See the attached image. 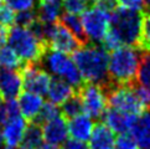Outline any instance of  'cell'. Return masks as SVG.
<instances>
[{
	"label": "cell",
	"mask_w": 150,
	"mask_h": 149,
	"mask_svg": "<svg viewBox=\"0 0 150 149\" xmlns=\"http://www.w3.org/2000/svg\"><path fill=\"white\" fill-rule=\"evenodd\" d=\"M9 118H10V114H9V111L6 107V102L1 99L0 101V127H3L6 123Z\"/></svg>",
	"instance_id": "obj_35"
},
{
	"label": "cell",
	"mask_w": 150,
	"mask_h": 149,
	"mask_svg": "<svg viewBox=\"0 0 150 149\" xmlns=\"http://www.w3.org/2000/svg\"><path fill=\"white\" fill-rule=\"evenodd\" d=\"M144 3H145V6H144L143 11H149L150 10V0H144Z\"/></svg>",
	"instance_id": "obj_37"
},
{
	"label": "cell",
	"mask_w": 150,
	"mask_h": 149,
	"mask_svg": "<svg viewBox=\"0 0 150 149\" xmlns=\"http://www.w3.org/2000/svg\"><path fill=\"white\" fill-rule=\"evenodd\" d=\"M61 149H89V147L86 144L83 140H78V139H69L65 140L62 143V148Z\"/></svg>",
	"instance_id": "obj_33"
},
{
	"label": "cell",
	"mask_w": 150,
	"mask_h": 149,
	"mask_svg": "<svg viewBox=\"0 0 150 149\" xmlns=\"http://www.w3.org/2000/svg\"><path fill=\"white\" fill-rule=\"evenodd\" d=\"M8 45L25 63H40L49 45L36 37L29 28L15 25L8 29Z\"/></svg>",
	"instance_id": "obj_4"
},
{
	"label": "cell",
	"mask_w": 150,
	"mask_h": 149,
	"mask_svg": "<svg viewBox=\"0 0 150 149\" xmlns=\"http://www.w3.org/2000/svg\"><path fill=\"white\" fill-rule=\"evenodd\" d=\"M77 91L81 96L83 111L86 112V114L92 117L93 119L102 118L108 107L104 88L98 83L84 81L77 88Z\"/></svg>",
	"instance_id": "obj_7"
},
{
	"label": "cell",
	"mask_w": 150,
	"mask_h": 149,
	"mask_svg": "<svg viewBox=\"0 0 150 149\" xmlns=\"http://www.w3.org/2000/svg\"><path fill=\"white\" fill-rule=\"evenodd\" d=\"M23 76V87L29 92L44 96L51 83V74L40 63H25L20 71Z\"/></svg>",
	"instance_id": "obj_8"
},
{
	"label": "cell",
	"mask_w": 150,
	"mask_h": 149,
	"mask_svg": "<svg viewBox=\"0 0 150 149\" xmlns=\"http://www.w3.org/2000/svg\"><path fill=\"white\" fill-rule=\"evenodd\" d=\"M18 103H19V108H20V112L23 113L24 118L31 122L39 114L42 104H44V99H42L40 94L26 91L24 93L19 94Z\"/></svg>",
	"instance_id": "obj_17"
},
{
	"label": "cell",
	"mask_w": 150,
	"mask_h": 149,
	"mask_svg": "<svg viewBox=\"0 0 150 149\" xmlns=\"http://www.w3.org/2000/svg\"><path fill=\"white\" fill-rule=\"evenodd\" d=\"M5 149H25L24 147H6V148H5Z\"/></svg>",
	"instance_id": "obj_39"
},
{
	"label": "cell",
	"mask_w": 150,
	"mask_h": 149,
	"mask_svg": "<svg viewBox=\"0 0 150 149\" xmlns=\"http://www.w3.org/2000/svg\"><path fill=\"white\" fill-rule=\"evenodd\" d=\"M14 18H15V11H13L10 8L3 6L0 9V23L6 29L11 28L14 25Z\"/></svg>",
	"instance_id": "obj_31"
},
{
	"label": "cell",
	"mask_w": 150,
	"mask_h": 149,
	"mask_svg": "<svg viewBox=\"0 0 150 149\" xmlns=\"http://www.w3.org/2000/svg\"><path fill=\"white\" fill-rule=\"evenodd\" d=\"M36 149H60L57 145H53V144H50V143H46V144H41L40 147H37Z\"/></svg>",
	"instance_id": "obj_36"
},
{
	"label": "cell",
	"mask_w": 150,
	"mask_h": 149,
	"mask_svg": "<svg viewBox=\"0 0 150 149\" xmlns=\"http://www.w3.org/2000/svg\"><path fill=\"white\" fill-rule=\"evenodd\" d=\"M137 81L139 84L150 89V51H143L137 71Z\"/></svg>",
	"instance_id": "obj_24"
},
{
	"label": "cell",
	"mask_w": 150,
	"mask_h": 149,
	"mask_svg": "<svg viewBox=\"0 0 150 149\" xmlns=\"http://www.w3.org/2000/svg\"><path fill=\"white\" fill-rule=\"evenodd\" d=\"M61 24H63L66 28L71 31V33L77 37L82 45L88 44V40L86 37L84 30H83V25H82V20L78 16V14H72V13H65L62 14L60 19H58Z\"/></svg>",
	"instance_id": "obj_20"
},
{
	"label": "cell",
	"mask_w": 150,
	"mask_h": 149,
	"mask_svg": "<svg viewBox=\"0 0 150 149\" xmlns=\"http://www.w3.org/2000/svg\"><path fill=\"white\" fill-rule=\"evenodd\" d=\"M138 47L143 51H150V10L149 11H143L142 35Z\"/></svg>",
	"instance_id": "obj_26"
},
{
	"label": "cell",
	"mask_w": 150,
	"mask_h": 149,
	"mask_svg": "<svg viewBox=\"0 0 150 149\" xmlns=\"http://www.w3.org/2000/svg\"><path fill=\"white\" fill-rule=\"evenodd\" d=\"M60 112L62 113V116L65 118H72V117H76L78 114L83 113V103L81 99V96H79L78 91L74 92L71 97L67 98L65 102L61 104Z\"/></svg>",
	"instance_id": "obj_23"
},
{
	"label": "cell",
	"mask_w": 150,
	"mask_h": 149,
	"mask_svg": "<svg viewBox=\"0 0 150 149\" xmlns=\"http://www.w3.org/2000/svg\"><path fill=\"white\" fill-rule=\"evenodd\" d=\"M114 149H138V144L132 133H122L114 142Z\"/></svg>",
	"instance_id": "obj_29"
},
{
	"label": "cell",
	"mask_w": 150,
	"mask_h": 149,
	"mask_svg": "<svg viewBox=\"0 0 150 149\" xmlns=\"http://www.w3.org/2000/svg\"><path fill=\"white\" fill-rule=\"evenodd\" d=\"M81 46L82 44L79 42V40L65 25L61 24L60 21L55 23L49 39V47L53 50L66 52V54H73Z\"/></svg>",
	"instance_id": "obj_9"
},
{
	"label": "cell",
	"mask_w": 150,
	"mask_h": 149,
	"mask_svg": "<svg viewBox=\"0 0 150 149\" xmlns=\"http://www.w3.org/2000/svg\"><path fill=\"white\" fill-rule=\"evenodd\" d=\"M130 132L138 147L142 149H150V108H145L137 116Z\"/></svg>",
	"instance_id": "obj_13"
},
{
	"label": "cell",
	"mask_w": 150,
	"mask_h": 149,
	"mask_svg": "<svg viewBox=\"0 0 150 149\" xmlns=\"http://www.w3.org/2000/svg\"><path fill=\"white\" fill-rule=\"evenodd\" d=\"M36 0H4L5 6H8L13 11H23V10H30L35 6Z\"/></svg>",
	"instance_id": "obj_30"
},
{
	"label": "cell",
	"mask_w": 150,
	"mask_h": 149,
	"mask_svg": "<svg viewBox=\"0 0 150 149\" xmlns=\"http://www.w3.org/2000/svg\"><path fill=\"white\" fill-rule=\"evenodd\" d=\"M58 114H61V112L57 108V104L49 101V102H44V104H42V107L39 112V114H37L35 117V119L31 121V122H35V123H39L42 126L44 123H46L47 121L55 118V117H57Z\"/></svg>",
	"instance_id": "obj_25"
},
{
	"label": "cell",
	"mask_w": 150,
	"mask_h": 149,
	"mask_svg": "<svg viewBox=\"0 0 150 149\" xmlns=\"http://www.w3.org/2000/svg\"><path fill=\"white\" fill-rule=\"evenodd\" d=\"M123 8H128V9H133V10H144L145 3L144 0H118Z\"/></svg>",
	"instance_id": "obj_32"
},
{
	"label": "cell",
	"mask_w": 150,
	"mask_h": 149,
	"mask_svg": "<svg viewBox=\"0 0 150 149\" xmlns=\"http://www.w3.org/2000/svg\"><path fill=\"white\" fill-rule=\"evenodd\" d=\"M73 61L84 81L105 86L109 83V54L104 46L88 42L73 52Z\"/></svg>",
	"instance_id": "obj_1"
},
{
	"label": "cell",
	"mask_w": 150,
	"mask_h": 149,
	"mask_svg": "<svg viewBox=\"0 0 150 149\" xmlns=\"http://www.w3.org/2000/svg\"><path fill=\"white\" fill-rule=\"evenodd\" d=\"M67 127H68V134L71 136L73 139L86 142L89 139L91 134H92L94 122H93L92 117H89L88 114L81 113L76 117L69 118Z\"/></svg>",
	"instance_id": "obj_15"
},
{
	"label": "cell",
	"mask_w": 150,
	"mask_h": 149,
	"mask_svg": "<svg viewBox=\"0 0 150 149\" xmlns=\"http://www.w3.org/2000/svg\"><path fill=\"white\" fill-rule=\"evenodd\" d=\"M102 118H103V123H105L114 133L122 134V133H127L128 131H130L137 116L125 113L117 108L108 107Z\"/></svg>",
	"instance_id": "obj_12"
},
{
	"label": "cell",
	"mask_w": 150,
	"mask_h": 149,
	"mask_svg": "<svg viewBox=\"0 0 150 149\" xmlns=\"http://www.w3.org/2000/svg\"><path fill=\"white\" fill-rule=\"evenodd\" d=\"M0 66L5 68H11V70L21 71L25 66V62L19 57L9 45H4L0 47Z\"/></svg>",
	"instance_id": "obj_22"
},
{
	"label": "cell",
	"mask_w": 150,
	"mask_h": 149,
	"mask_svg": "<svg viewBox=\"0 0 150 149\" xmlns=\"http://www.w3.org/2000/svg\"><path fill=\"white\" fill-rule=\"evenodd\" d=\"M118 0H98L97 1V6H99L100 9L105 10L108 13H112L118 8Z\"/></svg>",
	"instance_id": "obj_34"
},
{
	"label": "cell",
	"mask_w": 150,
	"mask_h": 149,
	"mask_svg": "<svg viewBox=\"0 0 150 149\" xmlns=\"http://www.w3.org/2000/svg\"><path fill=\"white\" fill-rule=\"evenodd\" d=\"M142 52L137 46H120L110 51L108 61L109 82L114 86H129L137 77Z\"/></svg>",
	"instance_id": "obj_2"
},
{
	"label": "cell",
	"mask_w": 150,
	"mask_h": 149,
	"mask_svg": "<svg viewBox=\"0 0 150 149\" xmlns=\"http://www.w3.org/2000/svg\"><path fill=\"white\" fill-rule=\"evenodd\" d=\"M82 14L83 15L81 20L88 42H92V44L102 42L109 29L110 13L96 5L93 8H88Z\"/></svg>",
	"instance_id": "obj_6"
},
{
	"label": "cell",
	"mask_w": 150,
	"mask_h": 149,
	"mask_svg": "<svg viewBox=\"0 0 150 149\" xmlns=\"http://www.w3.org/2000/svg\"><path fill=\"white\" fill-rule=\"evenodd\" d=\"M23 89V76L19 70L0 66V93L3 98H16Z\"/></svg>",
	"instance_id": "obj_10"
},
{
	"label": "cell",
	"mask_w": 150,
	"mask_h": 149,
	"mask_svg": "<svg viewBox=\"0 0 150 149\" xmlns=\"http://www.w3.org/2000/svg\"><path fill=\"white\" fill-rule=\"evenodd\" d=\"M35 10L42 23H56L61 16L62 4L60 0H40Z\"/></svg>",
	"instance_id": "obj_19"
},
{
	"label": "cell",
	"mask_w": 150,
	"mask_h": 149,
	"mask_svg": "<svg viewBox=\"0 0 150 149\" xmlns=\"http://www.w3.org/2000/svg\"><path fill=\"white\" fill-rule=\"evenodd\" d=\"M42 134L44 140L53 145H60L67 139L68 127L66 118L62 114H58L55 118L47 121L42 124Z\"/></svg>",
	"instance_id": "obj_11"
},
{
	"label": "cell",
	"mask_w": 150,
	"mask_h": 149,
	"mask_svg": "<svg viewBox=\"0 0 150 149\" xmlns=\"http://www.w3.org/2000/svg\"><path fill=\"white\" fill-rule=\"evenodd\" d=\"M4 138H3V134L1 133H0V149H3V147H4Z\"/></svg>",
	"instance_id": "obj_38"
},
{
	"label": "cell",
	"mask_w": 150,
	"mask_h": 149,
	"mask_svg": "<svg viewBox=\"0 0 150 149\" xmlns=\"http://www.w3.org/2000/svg\"><path fill=\"white\" fill-rule=\"evenodd\" d=\"M36 19H37L36 10L34 9L23 10V11H18V14H15L14 24L19 26H24V28H29Z\"/></svg>",
	"instance_id": "obj_28"
},
{
	"label": "cell",
	"mask_w": 150,
	"mask_h": 149,
	"mask_svg": "<svg viewBox=\"0 0 150 149\" xmlns=\"http://www.w3.org/2000/svg\"><path fill=\"white\" fill-rule=\"evenodd\" d=\"M143 25V10L117 8L110 13L108 31L114 35L122 46L139 45Z\"/></svg>",
	"instance_id": "obj_3"
},
{
	"label": "cell",
	"mask_w": 150,
	"mask_h": 149,
	"mask_svg": "<svg viewBox=\"0 0 150 149\" xmlns=\"http://www.w3.org/2000/svg\"><path fill=\"white\" fill-rule=\"evenodd\" d=\"M89 149H114V132L103 122L94 124L89 137Z\"/></svg>",
	"instance_id": "obj_16"
},
{
	"label": "cell",
	"mask_w": 150,
	"mask_h": 149,
	"mask_svg": "<svg viewBox=\"0 0 150 149\" xmlns=\"http://www.w3.org/2000/svg\"><path fill=\"white\" fill-rule=\"evenodd\" d=\"M77 91V88H74L71 83H68L65 79H62L60 77L52 78L49 91H47V97L49 101L55 104H62L67 98H69L71 96Z\"/></svg>",
	"instance_id": "obj_18"
},
{
	"label": "cell",
	"mask_w": 150,
	"mask_h": 149,
	"mask_svg": "<svg viewBox=\"0 0 150 149\" xmlns=\"http://www.w3.org/2000/svg\"><path fill=\"white\" fill-rule=\"evenodd\" d=\"M3 99V96H1V93H0V101H1Z\"/></svg>",
	"instance_id": "obj_40"
},
{
	"label": "cell",
	"mask_w": 150,
	"mask_h": 149,
	"mask_svg": "<svg viewBox=\"0 0 150 149\" xmlns=\"http://www.w3.org/2000/svg\"><path fill=\"white\" fill-rule=\"evenodd\" d=\"M26 129V119L20 114L9 118L3 126V138L6 147H16L21 143Z\"/></svg>",
	"instance_id": "obj_14"
},
{
	"label": "cell",
	"mask_w": 150,
	"mask_h": 149,
	"mask_svg": "<svg viewBox=\"0 0 150 149\" xmlns=\"http://www.w3.org/2000/svg\"><path fill=\"white\" fill-rule=\"evenodd\" d=\"M91 0H61L62 8L66 10V13L72 14H82L89 8Z\"/></svg>",
	"instance_id": "obj_27"
},
{
	"label": "cell",
	"mask_w": 150,
	"mask_h": 149,
	"mask_svg": "<svg viewBox=\"0 0 150 149\" xmlns=\"http://www.w3.org/2000/svg\"><path fill=\"white\" fill-rule=\"evenodd\" d=\"M40 63L46 68L47 72L65 79L68 83H71L74 88H78L84 82L73 58L69 57L66 52L49 47L44 56L41 57Z\"/></svg>",
	"instance_id": "obj_5"
},
{
	"label": "cell",
	"mask_w": 150,
	"mask_h": 149,
	"mask_svg": "<svg viewBox=\"0 0 150 149\" xmlns=\"http://www.w3.org/2000/svg\"><path fill=\"white\" fill-rule=\"evenodd\" d=\"M42 142H44V134H42L41 124L31 122L29 126H26L21 144L25 149H36L42 144Z\"/></svg>",
	"instance_id": "obj_21"
}]
</instances>
